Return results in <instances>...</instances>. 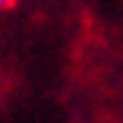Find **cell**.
Returning <instances> with one entry per match:
<instances>
[{"label":"cell","instance_id":"obj_1","mask_svg":"<svg viewBox=\"0 0 123 123\" xmlns=\"http://www.w3.org/2000/svg\"><path fill=\"white\" fill-rule=\"evenodd\" d=\"M10 3H13V0H0V6H10Z\"/></svg>","mask_w":123,"mask_h":123}]
</instances>
